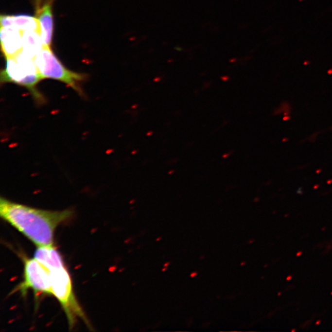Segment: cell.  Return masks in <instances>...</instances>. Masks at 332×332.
<instances>
[{"label": "cell", "mask_w": 332, "mask_h": 332, "mask_svg": "<svg viewBox=\"0 0 332 332\" xmlns=\"http://www.w3.org/2000/svg\"><path fill=\"white\" fill-rule=\"evenodd\" d=\"M29 289L33 290L35 293L52 296L50 273L35 257L24 260V280L17 288L23 293Z\"/></svg>", "instance_id": "5b68a950"}, {"label": "cell", "mask_w": 332, "mask_h": 332, "mask_svg": "<svg viewBox=\"0 0 332 332\" xmlns=\"http://www.w3.org/2000/svg\"><path fill=\"white\" fill-rule=\"evenodd\" d=\"M35 61L41 78L52 79L68 85L81 96H84L81 84L87 80L85 73L70 70L58 60L51 48L43 46L39 51Z\"/></svg>", "instance_id": "277c9868"}, {"label": "cell", "mask_w": 332, "mask_h": 332, "mask_svg": "<svg viewBox=\"0 0 332 332\" xmlns=\"http://www.w3.org/2000/svg\"><path fill=\"white\" fill-rule=\"evenodd\" d=\"M301 252H299V253H298V254H297V256H299V255H301Z\"/></svg>", "instance_id": "8fae6325"}, {"label": "cell", "mask_w": 332, "mask_h": 332, "mask_svg": "<svg viewBox=\"0 0 332 332\" xmlns=\"http://www.w3.org/2000/svg\"><path fill=\"white\" fill-rule=\"evenodd\" d=\"M34 257L48 269L52 296L56 298L63 308L70 327H73L78 317L88 324L84 311L79 305L74 294L70 276L56 248L54 245L38 247Z\"/></svg>", "instance_id": "7a4b0ae2"}, {"label": "cell", "mask_w": 332, "mask_h": 332, "mask_svg": "<svg viewBox=\"0 0 332 332\" xmlns=\"http://www.w3.org/2000/svg\"><path fill=\"white\" fill-rule=\"evenodd\" d=\"M43 80L37 68L35 58L21 51L15 57L6 59L5 69L1 73V83H15L26 88L38 105L45 104V97L37 89Z\"/></svg>", "instance_id": "3957f363"}, {"label": "cell", "mask_w": 332, "mask_h": 332, "mask_svg": "<svg viewBox=\"0 0 332 332\" xmlns=\"http://www.w3.org/2000/svg\"><path fill=\"white\" fill-rule=\"evenodd\" d=\"M53 0H48L42 6L36 7V17L40 24L41 35L44 46L51 48L54 32L52 11Z\"/></svg>", "instance_id": "52a82bcc"}, {"label": "cell", "mask_w": 332, "mask_h": 332, "mask_svg": "<svg viewBox=\"0 0 332 332\" xmlns=\"http://www.w3.org/2000/svg\"></svg>", "instance_id": "4fadbf2b"}, {"label": "cell", "mask_w": 332, "mask_h": 332, "mask_svg": "<svg viewBox=\"0 0 332 332\" xmlns=\"http://www.w3.org/2000/svg\"><path fill=\"white\" fill-rule=\"evenodd\" d=\"M1 42L6 59L15 57L23 50V31L14 27H1Z\"/></svg>", "instance_id": "8992f818"}, {"label": "cell", "mask_w": 332, "mask_h": 332, "mask_svg": "<svg viewBox=\"0 0 332 332\" xmlns=\"http://www.w3.org/2000/svg\"><path fill=\"white\" fill-rule=\"evenodd\" d=\"M197 275V273H192L191 275L192 277H194L195 276Z\"/></svg>", "instance_id": "9c48e42d"}, {"label": "cell", "mask_w": 332, "mask_h": 332, "mask_svg": "<svg viewBox=\"0 0 332 332\" xmlns=\"http://www.w3.org/2000/svg\"><path fill=\"white\" fill-rule=\"evenodd\" d=\"M73 210H46L0 198L2 219L39 247L54 245L55 229L72 218Z\"/></svg>", "instance_id": "6da1fadb"}, {"label": "cell", "mask_w": 332, "mask_h": 332, "mask_svg": "<svg viewBox=\"0 0 332 332\" xmlns=\"http://www.w3.org/2000/svg\"><path fill=\"white\" fill-rule=\"evenodd\" d=\"M1 27H14L21 31H38L41 33L38 18L28 15H1Z\"/></svg>", "instance_id": "ba28073f"}, {"label": "cell", "mask_w": 332, "mask_h": 332, "mask_svg": "<svg viewBox=\"0 0 332 332\" xmlns=\"http://www.w3.org/2000/svg\"><path fill=\"white\" fill-rule=\"evenodd\" d=\"M319 324V321H317L316 324Z\"/></svg>", "instance_id": "7c38bea8"}, {"label": "cell", "mask_w": 332, "mask_h": 332, "mask_svg": "<svg viewBox=\"0 0 332 332\" xmlns=\"http://www.w3.org/2000/svg\"><path fill=\"white\" fill-rule=\"evenodd\" d=\"M291 279H292L291 276H289V277L287 278V280H291Z\"/></svg>", "instance_id": "30bf717a"}]
</instances>
